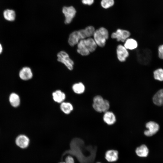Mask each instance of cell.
<instances>
[{
	"mask_svg": "<svg viewBox=\"0 0 163 163\" xmlns=\"http://www.w3.org/2000/svg\"><path fill=\"white\" fill-rule=\"evenodd\" d=\"M95 30L94 27L90 26L85 29L73 32L70 34L68 39L69 45L73 46L80 40L91 37L93 36Z\"/></svg>",
	"mask_w": 163,
	"mask_h": 163,
	"instance_id": "6da1fadb",
	"label": "cell"
},
{
	"mask_svg": "<svg viewBox=\"0 0 163 163\" xmlns=\"http://www.w3.org/2000/svg\"><path fill=\"white\" fill-rule=\"evenodd\" d=\"M77 52L82 56L88 55L94 52L97 45L93 38H88L79 41L77 44Z\"/></svg>",
	"mask_w": 163,
	"mask_h": 163,
	"instance_id": "7a4b0ae2",
	"label": "cell"
},
{
	"mask_svg": "<svg viewBox=\"0 0 163 163\" xmlns=\"http://www.w3.org/2000/svg\"><path fill=\"white\" fill-rule=\"evenodd\" d=\"M109 36L107 30L102 27L95 30L93 36L97 45L101 47H103L105 45Z\"/></svg>",
	"mask_w": 163,
	"mask_h": 163,
	"instance_id": "3957f363",
	"label": "cell"
},
{
	"mask_svg": "<svg viewBox=\"0 0 163 163\" xmlns=\"http://www.w3.org/2000/svg\"><path fill=\"white\" fill-rule=\"evenodd\" d=\"M93 103L92 106L94 110L98 112H105L107 111L110 107L109 101L104 99L100 95L95 96L93 100Z\"/></svg>",
	"mask_w": 163,
	"mask_h": 163,
	"instance_id": "277c9868",
	"label": "cell"
},
{
	"mask_svg": "<svg viewBox=\"0 0 163 163\" xmlns=\"http://www.w3.org/2000/svg\"><path fill=\"white\" fill-rule=\"evenodd\" d=\"M57 57L58 61L64 64L69 70H72L73 69L74 62L66 52L60 51L57 54Z\"/></svg>",
	"mask_w": 163,
	"mask_h": 163,
	"instance_id": "5b68a950",
	"label": "cell"
},
{
	"mask_svg": "<svg viewBox=\"0 0 163 163\" xmlns=\"http://www.w3.org/2000/svg\"><path fill=\"white\" fill-rule=\"evenodd\" d=\"M130 35V32L127 30L118 29L111 34V37L112 38L116 39L117 41L124 43L129 38Z\"/></svg>",
	"mask_w": 163,
	"mask_h": 163,
	"instance_id": "8992f818",
	"label": "cell"
},
{
	"mask_svg": "<svg viewBox=\"0 0 163 163\" xmlns=\"http://www.w3.org/2000/svg\"><path fill=\"white\" fill-rule=\"evenodd\" d=\"M62 12L65 17V23L66 24H70L75 17L76 11L72 6L64 7H63Z\"/></svg>",
	"mask_w": 163,
	"mask_h": 163,
	"instance_id": "52a82bcc",
	"label": "cell"
},
{
	"mask_svg": "<svg viewBox=\"0 0 163 163\" xmlns=\"http://www.w3.org/2000/svg\"><path fill=\"white\" fill-rule=\"evenodd\" d=\"M148 129L144 132V134L147 136H151L155 133L159 129V126L157 123L150 121L147 123L145 125Z\"/></svg>",
	"mask_w": 163,
	"mask_h": 163,
	"instance_id": "ba28073f",
	"label": "cell"
},
{
	"mask_svg": "<svg viewBox=\"0 0 163 163\" xmlns=\"http://www.w3.org/2000/svg\"><path fill=\"white\" fill-rule=\"evenodd\" d=\"M116 53L118 60L122 62H125L129 56L128 50L121 44H119L117 46Z\"/></svg>",
	"mask_w": 163,
	"mask_h": 163,
	"instance_id": "9c48e42d",
	"label": "cell"
},
{
	"mask_svg": "<svg viewBox=\"0 0 163 163\" xmlns=\"http://www.w3.org/2000/svg\"><path fill=\"white\" fill-rule=\"evenodd\" d=\"M30 142L29 138L24 135H20L16 138L15 143L19 147L22 149L27 148Z\"/></svg>",
	"mask_w": 163,
	"mask_h": 163,
	"instance_id": "30bf717a",
	"label": "cell"
},
{
	"mask_svg": "<svg viewBox=\"0 0 163 163\" xmlns=\"http://www.w3.org/2000/svg\"><path fill=\"white\" fill-rule=\"evenodd\" d=\"M33 73L30 68L28 67H23L19 73L20 78L23 80H27L33 77Z\"/></svg>",
	"mask_w": 163,
	"mask_h": 163,
	"instance_id": "8fae6325",
	"label": "cell"
},
{
	"mask_svg": "<svg viewBox=\"0 0 163 163\" xmlns=\"http://www.w3.org/2000/svg\"><path fill=\"white\" fill-rule=\"evenodd\" d=\"M105 158L109 162H113L117 161L118 158V152L114 150L107 151L105 154Z\"/></svg>",
	"mask_w": 163,
	"mask_h": 163,
	"instance_id": "7c38bea8",
	"label": "cell"
},
{
	"mask_svg": "<svg viewBox=\"0 0 163 163\" xmlns=\"http://www.w3.org/2000/svg\"><path fill=\"white\" fill-rule=\"evenodd\" d=\"M103 118L104 122L109 125L113 124L116 121L115 115L110 111H107L105 112Z\"/></svg>",
	"mask_w": 163,
	"mask_h": 163,
	"instance_id": "4fadbf2b",
	"label": "cell"
},
{
	"mask_svg": "<svg viewBox=\"0 0 163 163\" xmlns=\"http://www.w3.org/2000/svg\"><path fill=\"white\" fill-rule=\"evenodd\" d=\"M152 99L154 103L156 105H163V89L158 91L153 96Z\"/></svg>",
	"mask_w": 163,
	"mask_h": 163,
	"instance_id": "5bb4252c",
	"label": "cell"
},
{
	"mask_svg": "<svg viewBox=\"0 0 163 163\" xmlns=\"http://www.w3.org/2000/svg\"><path fill=\"white\" fill-rule=\"evenodd\" d=\"M52 96L55 102L60 103L63 102L66 98L65 94L60 90H57L53 92Z\"/></svg>",
	"mask_w": 163,
	"mask_h": 163,
	"instance_id": "9a60e30c",
	"label": "cell"
},
{
	"mask_svg": "<svg viewBox=\"0 0 163 163\" xmlns=\"http://www.w3.org/2000/svg\"><path fill=\"white\" fill-rule=\"evenodd\" d=\"M4 18L8 21H13L15 19L16 14L14 10L10 9L5 10L3 12Z\"/></svg>",
	"mask_w": 163,
	"mask_h": 163,
	"instance_id": "2e32d148",
	"label": "cell"
},
{
	"mask_svg": "<svg viewBox=\"0 0 163 163\" xmlns=\"http://www.w3.org/2000/svg\"><path fill=\"white\" fill-rule=\"evenodd\" d=\"M124 46L127 50H133L136 49L138 46L137 41L132 38H128L124 42Z\"/></svg>",
	"mask_w": 163,
	"mask_h": 163,
	"instance_id": "e0dca14e",
	"label": "cell"
},
{
	"mask_svg": "<svg viewBox=\"0 0 163 163\" xmlns=\"http://www.w3.org/2000/svg\"><path fill=\"white\" fill-rule=\"evenodd\" d=\"M135 152L136 154L138 156L145 157L148 156L149 150L147 146L143 144L137 148Z\"/></svg>",
	"mask_w": 163,
	"mask_h": 163,
	"instance_id": "ac0fdd59",
	"label": "cell"
},
{
	"mask_svg": "<svg viewBox=\"0 0 163 163\" xmlns=\"http://www.w3.org/2000/svg\"><path fill=\"white\" fill-rule=\"evenodd\" d=\"M9 101L12 106L14 107H17L19 106L20 102V98L17 94L13 93L9 96Z\"/></svg>",
	"mask_w": 163,
	"mask_h": 163,
	"instance_id": "d6986e66",
	"label": "cell"
},
{
	"mask_svg": "<svg viewBox=\"0 0 163 163\" xmlns=\"http://www.w3.org/2000/svg\"><path fill=\"white\" fill-rule=\"evenodd\" d=\"M60 108L62 112L66 114H69L73 110L72 105L68 102H63L61 103Z\"/></svg>",
	"mask_w": 163,
	"mask_h": 163,
	"instance_id": "ffe728a7",
	"label": "cell"
},
{
	"mask_svg": "<svg viewBox=\"0 0 163 163\" xmlns=\"http://www.w3.org/2000/svg\"><path fill=\"white\" fill-rule=\"evenodd\" d=\"M152 73L154 79L160 82L163 81V68H157L153 71Z\"/></svg>",
	"mask_w": 163,
	"mask_h": 163,
	"instance_id": "44dd1931",
	"label": "cell"
},
{
	"mask_svg": "<svg viewBox=\"0 0 163 163\" xmlns=\"http://www.w3.org/2000/svg\"><path fill=\"white\" fill-rule=\"evenodd\" d=\"M85 86L82 82H79L74 84L72 86V89L75 93L80 94L84 92L85 91Z\"/></svg>",
	"mask_w": 163,
	"mask_h": 163,
	"instance_id": "7402d4cb",
	"label": "cell"
},
{
	"mask_svg": "<svg viewBox=\"0 0 163 163\" xmlns=\"http://www.w3.org/2000/svg\"><path fill=\"white\" fill-rule=\"evenodd\" d=\"M114 4V0H102L101 5L102 7L107 9L112 6Z\"/></svg>",
	"mask_w": 163,
	"mask_h": 163,
	"instance_id": "603a6c76",
	"label": "cell"
},
{
	"mask_svg": "<svg viewBox=\"0 0 163 163\" xmlns=\"http://www.w3.org/2000/svg\"><path fill=\"white\" fill-rule=\"evenodd\" d=\"M157 51L158 58L163 60V44L158 45L157 47Z\"/></svg>",
	"mask_w": 163,
	"mask_h": 163,
	"instance_id": "cb8c5ba5",
	"label": "cell"
},
{
	"mask_svg": "<svg viewBox=\"0 0 163 163\" xmlns=\"http://www.w3.org/2000/svg\"><path fill=\"white\" fill-rule=\"evenodd\" d=\"M66 163H74V160L73 158L71 156H67L66 158Z\"/></svg>",
	"mask_w": 163,
	"mask_h": 163,
	"instance_id": "d4e9b609",
	"label": "cell"
},
{
	"mask_svg": "<svg viewBox=\"0 0 163 163\" xmlns=\"http://www.w3.org/2000/svg\"><path fill=\"white\" fill-rule=\"evenodd\" d=\"M88 5H92L94 2V0H87Z\"/></svg>",
	"mask_w": 163,
	"mask_h": 163,
	"instance_id": "484cf974",
	"label": "cell"
},
{
	"mask_svg": "<svg viewBox=\"0 0 163 163\" xmlns=\"http://www.w3.org/2000/svg\"><path fill=\"white\" fill-rule=\"evenodd\" d=\"M82 3L85 5H88L87 0H82Z\"/></svg>",
	"mask_w": 163,
	"mask_h": 163,
	"instance_id": "4316f807",
	"label": "cell"
},
{
	"mask_svg": "<svg viewBox=\"0 0 163 163\" xmlns=\"http://www.w3.org/2000/svg\"><path fill=\"white\" fill-rule=\"evenodd\" d=\"M2 50V48L1 44L0 43V54L1 53Z\"/></svg>",
	"mask_w": 163,
	"mask_h": 163,
	"instance_id": "83f0119b",
	"label": "cell"
},
{
	"mask_svg": "<svg viewBox=\"0 0 163 163\" xmlns=\"http://www.w3.org/2000/svg\"><path fill=\"white\" fill-rule=\"evenodd\" d=\"M59 163H66L65 162H61Z\"/></svg>",
	"mask_w": 163,
	"mask_h": 163,
	"instance_id": "f1b7e54d",
	"label": "cell"
},
{
	"mask_svg": "<svg viewBox=\"0 0 163 163\" xmlns=\"http://www.w3.org/2000/svg\"><path fill=\"white\" fill-rule=\"evenodd\" d=\"M97 163H101L100 162H97Z\"/></svg>",
	"mask_w": 163,
	"mask_h": 163,
	"instance_id": "f546056e",
	"label": "cell"
}]
</instances>
